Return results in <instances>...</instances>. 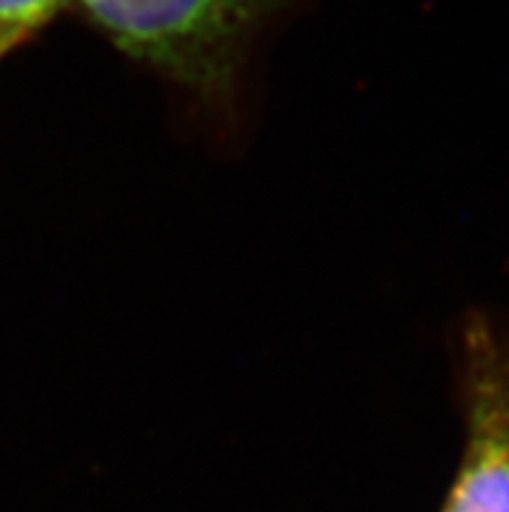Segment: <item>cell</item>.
<instances>
[{
    "mask_svg": "<svg viewBox=\"0 0 509 512\" xmlns=\"http://www.w3.org/2000/svg\"><path fill=\"white\" fill-rule=\"evenodd\" d=\"M281 0H76L112 45L203 94L229 86L239 52Z\"/></svg>",
    "mask_w": 509,
    "mask_h": 512,
    "instance_id": "1",
    "label": "cell"
},
{
    "mask_svg": "<svg viewBox=\"0 0 509 512\" xmlns=\"http://www.w3.org/2000/svg\"><path fill=\"white\" fill-rule=\"evenodd\" d=\"M463 349L468 442L442 512H509V336L478 320Z\"/></svg>",
    "mask_w": 509,
    "mask_h": 512,
    "instance_id": "2",
    "label": "cell"
},
{
    "mask_svg": "<svg viewBox=\"0 0 509 512\" xmlns=\"http://www.w3.org/2000/svg\"><path fill=\"white\" fill-rule=\"evenodd\" d=\"M68 0H0V58L39 32Z\"/></svg>",
    "mask_w": 509,
    "mask_h": 512,
    "instance_id": "3",
    "label": "cell"
}]
</instances>
